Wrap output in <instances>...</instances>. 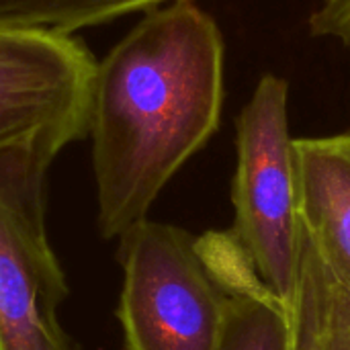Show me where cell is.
<instances>
[{
  "instance_id": "1",
  "label": "cell",
  "mask_w": 350,
  "mask_h": 350,
  "mask_svg": "<svg viewBox=\"0 0 350 350\" xmlns=\"http://www.w3.org/2000/svg\"><path fill=\"white\" fill-rule=\"evenodd\" d=\"M224 35L193 0L150 10L96 64L90 96L98 230L119 238L217 131Z\"/></svg>"
},
{
  "instance_id": "2",
  "label": "cell",
  "mask_w": 350,
  "mask_h": 350,
  "mask_svg": "<svg viewBox=\"0 0 350 350\" xmlns=\"http://www.w3.org/2000/svg\"><path fill=\"white\" fill-rule=\"evenodd\" d=\"M236 150L232 234L250 256L262 283L289 308L295 293L304 224L285 78L271 72L260 76L238 115Z\"/></svg>"
},
{
  "instance_id": "3",
  "label": "cell",
  "mask_w": 350,
  "mask_h": 350,
  "mask_svg": "<svg viewBox=\"0 0 350 350\" xmlns=\"http://www.w3.org/2000/svg\"><path fill=\"white\" fill-rule=\"evenodd\" d=\"M119 238L123 289L117 316L127 350H217L226 291L197 238L150 219Z\"/></svg>"
},
{
  "instance_id": "4",
  "label": "cell",
  "mask_w": 350,
  "mask_h": 350,
  "mask_svg": "<svg viewBox=\"0 0 350 350\" xmlns=\"http://www.w3.org/2000/svg\"><path fill=\"white\" fill-rule=\"evenodd\" d=\"M53 158L43 148L0 150V350H80L57 318L68 283L45 230Z\"/></svg>"
},
{
  "instance_id": "5",
  "label": "cell",
  "mask_w": 350,
  "mask_h": 350,
  "mask_svg": "<svg viewBox=\"0 0 350 350\" xmlns=\"http://www.w3.org/2000/svg\"><path fill=\"white\" fill-rule=\"evenodd\" d=\"M96 62L70 35L0 29V150L57 154L90 127Z\"/></svg>"
},
{
  "instance_id": "6",
  "label": "cell",
  "mask_w": 350,
  "mask_h": 350,
  "mask_svg": "<svg viewBox=\"0 0 350 350\" xmlns=\"http://www.w3.org/2000/svg\"><path fill=\"white\" fill-rule=\"evenodd\" d=\"M295 164L301 224L350 289V131L295 139Z\"/></svg>"
},
{
  "instance_id": "7",
  "label": "cell",
  "mask_w": 350,
  "mask_h": 350,
  "mask_svg": "<svg viewBox=\"0 0 350 350\" xmlns=\"http://www.w3.org/2000/svg\"><path fill=\"white\" fill-rule=\"evenodd\" d=\"M197 244L226 291L217 350H289V308L262 283L232 230L207 232Z\"/></svg>"
},
{
  "instance_id": "8",
  "label": "cell",
  "mask_w": 350,
  "mask_h": 350,
  "mask_svg": "<svg viewBox=\"0 0 350 350\" xmlns=\"http://www.w3.org/2000/svg\"><path fill=\"white\" fill-rule=\"evenodd\" d=\"M289 350H350V289L322 260L306 228L289 304Z\"/></svg>"
},
{
  "instance_id": "9",
  "label": "cell",
  "mask_w": 350,
  "mask_h": 350,
  "mask_svg": "<svg viewBox=\"0 0 350 350\" xmlns=\"http://www.w3.org/2000/svg\"><path fill=\"white\" fill-rule=\"evenodd\" d=\"M164 2L178 0H0V29L70 35Z\"/></svg>"
},
{
  "instance_id": "10",
  "label": "cell",
  "mask_w": 350,
  "mask_h": 350,
  "mask_svg": "<svg viewBox=\"0 0 350 350\" xmlns=\"http://www.w3.org/2000/svg\"><path fill=\"white\" fill-rule=\"evenodd\" d=\"M314 37H332L338 39L345 47L350 49V0L340 8L338 14H334L328 23L312 31Z\"/></svg>"
},
{
  "instance_id": "11",
  "label": "cell",
  "mask_w": 350,
  "mask_h": 350,
  "mask_svg": "<svg viewBox=\"0 0 350 350\" xmlns=\"http://www.w3.org/2000/svg\"><path fill=\"white\" fill-rule=\"evenodd\" d=\"M349 0H322V4L312 12L310 16V33L316 31L318 27H322L324 23H328L334 14L340 12V8L347 4Z\"/></svg>"
}]
</instances>
